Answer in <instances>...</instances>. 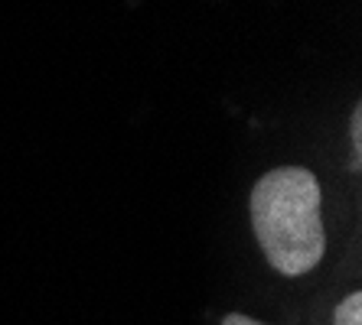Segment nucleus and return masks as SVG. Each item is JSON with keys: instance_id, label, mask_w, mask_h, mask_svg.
Wrapping results in <instances>:
<instances>
[{"instance_id": "1", "label": "nucleus", "mask_w": 362, "mask_h": 325, "mask_svg": "<svg viewBox=\"0 0 362 325\" xmlns=\"http://www.w3.org/2000/svg\"><path fill=\"white\" fill-rule=\"evenodd\" d=\"M252 228L268 264L284 276L310 274L327 254L320 183L310 169L281 166L252 189Z\"/></svg>"}, {"instance_id": "2", "label": "nucleus", "mask_w": 362, "mask_h": 325, "mask_svg": "<svg viewBox=\"0 0 362 325\" xmlns=\"http://www.w3.org/2000/svg\"><path fill=\"white\" fill-rule=\"evenodd\" d=\"M333 325H362V293H349L333 312Z\"/></svg>"}, {"instance_id": "3", "label": "nucleus", "mask_w": 362, "mask_h": 325, "mask_svg": "<svg viewBox=\"0 0 362 325\" xmlns=\"http://www.w3.org/2000/svg\"><path fill=\"white\" fill-rule=\"evenodd\" d=\"M349 137H353V166H359V153H362V108H356V111H353Z\"/></svg>"}, {"instance_id": "4", "label": "nucleus", "mask_w": 362, "mask_h": 325, "mask_svg": "<svg viewBox=\"0 0 362 325\" xmlns=\"http://www.w3.org/2000/svg\"><path fill=\"white\" fill-rule=\"evenodd\" d=\"M222 325H264V322H258V319H252V316H242V312H228V316L222 319Z\"/></svg>"}]
</instances>
